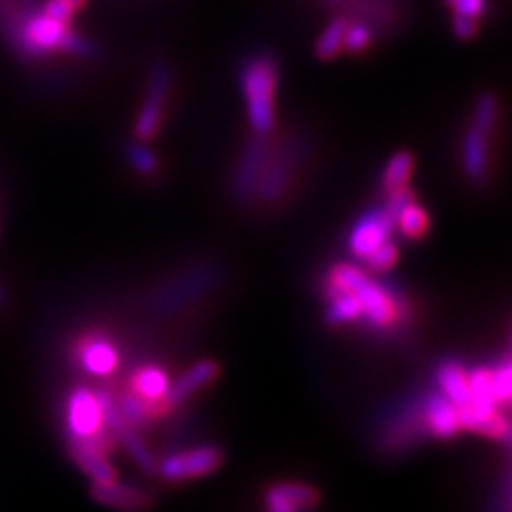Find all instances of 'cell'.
Returning <instances> with one entry per match:
<instances>
[{"mask_svg":"<svg viewBox=\"0 0 512 512\" xmlns=\"http://www.w3.org/2000/svg\"><path fill=\"white\" fill-rule=\"evenodd\" d=\"M412 171H414L412 152H397L382 171L380 190L384 195H391V192L399 188H406L412 178Z\"/></svg>","mask_w":512,"mask_h":512,"instance_id":"18","label":"cell"},{"mask_svg":"<svg viewBox=\"0 0 512 512\" xmlns=\"http://www.w3.org/2000/svg\"><path fill=\"white\" fill-rule=\"evenodd\" d=\"M126 158L137 173L148 175V178H152V175H156L158 171V158L154 156V152H150L146 146H141L137 141L128 143L126 146Z\"/></svg>","mask_w":512,"mask_h":512,"instance_id":"24","label":"cell"},{"mask_svg":"<svg viewBox=\"0 0 512 512\" xmlns=\"http://www.w3.org/2000/svg\"><path fill=\"white\" fill-rule=\"evenodd\" d=\"M478 28H480V22H474V20L459 18V15H453V32H455L457 39H461V41L474 39L478 35Z\"/></svg>","mask_w":512,"mask_h":512,"instance_id":"29","label":"cell"},{"mask_svg":"<svg viewBox=\"0 0 512 512\" xmlns=\"http://www.w3.org/2000/svg\"><path fill=\"white\" fill-rule=\"evenodd\" d=\"M169 376L156 365H141L131 378V393H135L143 402L154 406L160 414H165L169 408L165 397L169 391Z\"/></svg>","mask_w":512,"mask_h":512,"instance_id":"16","label":"cell"},{"mask_svg":"<svg viewBox=\"0 0 512 512\" xmlns=\"http://www.w3.org/2000/svg\"><path fill=\"white\" fill-rule=\"evenodd\" d=\"M280 67L274 54H254L244 60L239 84L246 99L248 122L254 135L269 137L276 128V90Z\"/></svg>","mask_w":512,"mask_h":512,"instance_id":"2","label":"cell"},{"mask_svg":"<svg viewBox=\"0 0 512 512\" xmlns=\"http://www.w3.org/2000/svg\"><path fill=\"white\" fill-rule=\"evenodd\" d=\"M444 3H446V5H448V3H451V0H444Z\"/></svg>","mask_w":512,"mask_h":512,"instance_id":"32","label":"cell"},{"mask_svg":"<svg viewBox=\"0 0 512 512\" xmlns=\"http://www.w3.org/2000/svg\"><path fill=\"white\" fill-rule=\"evenodd\" d=\"M301 152V148L291 146V143L278 152H271L259 190H256V195H259L263 203H278L286 195L288 188H291L293 175L299 167Z\"/></svg>","mask_w":512,"mask_h":512,"instance_id":"8","label":"cell"},{"mask_svg":"<svg viewBox=\"0 0 512 512\" xmlns=\"http://www.w3.org/2000/svg\"><path fill=\"white\" fill-rule=\"evenodd\" d=\"M69 453L77 466L82 468L94 483H109V480L118 478L116 468L107 461V451L99 444L69 438Z\"/></svg>","mask_w":512,"mask_h":512,"instance_id":"14","label":"cell"},{"mask_svg":"<svg viewBox=\"0 0 512 512\" xmlns=\"http://www.w3.org/2000/svg\"><path fill=\"white\" fill-rule=\"evenodd\" d=\"M421 416L427 434L434 438H453L461 431L459 408L442 393H429L421 402Z\"/></svg>","mask_w":512,"mask_h":512,"instance_id":"9","label":"cell"},{"mask_svg":"<svg viewBox=\"0 0 512 512\" xmlns=\"http://www.w3.org/2000/svg\"><path fill=\"white\" fill-rule=\"evenodd\" d=\"M67 3H69L75 11H79V9H84V7H86V0H67Z\"/></svg>","mask_w":512,"mask_h":512,"instance_id":"30","label":"cell"},{"mask_svg":"<svg viewBox=\"0 0 512 512\" xmlns=\"http://www.w3.org/2000/svg\"><path fill=\"white\" fill-rule=\"evenodd\" d=\"M271 152H274V143L265 135H256L248 141L242 158H239V167L235 171L233 192L237 201L248 203L256 197V190H259Z\"/></svg>","mask_w":512,"mask_h":512,"instance_id":"6","label":"cell"},{"mask_svg":"<svg viewBox=\"0 0 512 512\" xmlns=\"http://www.w3.org/2000/svg\"><path fill=\"white\" fill-rule=\"evenodd\" d=\"M489 139L491 135L474 124L468 126L461 139V169L476 186H483L489 180Z\"/></svg>","mask_w":512,"mask_h":512,"instance_id":"10","label":"cell"},{"mask_svg":"<svg viewBox=\"0 0 512 512\" xmlns=\"http://www.w3.org/2000/svg\"><path fill=\"white\" fill-rule=\"evenodd\" d=\"M327 323L329 325H355L361 323L363 306L357 293H338L327 297Z\"/></svg>","mask_w":512,"mask_h":512,"instance_id":"21","label":"cell"},{"mask_svg":"<svg viewBox=\"0 0 512 512\" xmlns=\"http://www.w3.org/2000/svg\"><path fill=\"white\" fill-rule=\"evenodd\" d=\"M438 384L442 395H446L451 399L453 404L463 406L470 402V380H468V372L459 361H444L438 372H436Z\"/></svg>","mask_w":512,"mask_h":512,"instance_id":"17","label":"cell"},{"mask_svg":"<svg viewBox=\"0 0 512 512\" xmlns=\"http://www.w3.org/2000/svg\"><path fill=\"white\" fill-rule=\"evenodd\" d=\"M374 28L367 22H350L346 26V35H344V52L346 54H363L365 50H370V45L374 43Z\"/></svg>","mask_w":512,"mask_h":512,"instance_id":"23","label":"cell"},{"mask_svg":"<svg viewBox=\"0 0 512 512\" xmlns=\"http://www.w3.org/2000/svg\"><path fill=\"white\" fill-rule=\"evenodd\" d=\"M346 26H348L346 15H338V18H333L327 24V28L320 32V37L316 39V45H314V54L318 60H333L342 54Z\"/></svg>","mask_w":512,"mask_h":512,"instance_id":"20","label":"cell"},{"mask_svg":"<svg viewBox=\"0 0 512 512\" xmlns=\"http://www.w3.org/2000/svg\"><path fill=\"white\" fill-rule=\"evenodd\" d=\"M224 461V453L218 446H197L190 451H182L169 455L165 461H160L156 472L169 483H178V480L190 478H203L207 474L216 472Z\"/></svg>","mask_w":512,"mask_h":512,"instance_id":"5","label":"cell"},{"mask_svg":"<svg viewBox=\"0 0 512 512\" xmlns=\"http://www.w3.org/2000/svg\"><path fill=\"white\" fill-rule=\"evenodd\" d=\"M3 303H5V291H3V288H0V306H3Z\"/></svg>","mask_w":512,"mask_h":512,"instance_id":"31","label":"cell"},{"mask_svg":"<svg viewBox=\"0 0 512 512\" xmlns=\"http://www.w3.org/2000/svg\"><path fill=\"white\" fill-rule=\"evenodd\" d=\"M41 11L50 15V18L67 22V24H71L73 13H75V9L67 3V0H45V5H43Z\"/></svg>","mask_w":512,"mask_h":512,"instance_id":"28","label":"cell"},{"mask_svg":"<svg viewBox=\"0 0 512 512\" xmlns=\"http://www.w3.org/2000/svg\"><path fill=\"white\" fill-rule=\"evenodd\" d=\"M218 374H220V365L216 361H212V359L197 361L178 380L169 384V391L165 397L167 408L171 410L175 406H180L190 395H195L199 389L210 387V384L218 378Z\"/></svg>","mask_w":512,"mask_h":512,"instance_id":"12","label":"cell"},{"mask_svg":"<svg viewBox=\"0 0 512 512\" xmlns=\"http://www.w3.org/2000/svg\"><path fill=\"white\" fill-rule=\"evenodd\" d=\"M498 109H500V103L495 92H483L474 105L472 124L478 126L480 131H485L487 135H493L495 122H498Z\"/></svg>","mask_w":512,"mask_h":512,"instance_id":"22","label":"cell"},{"mask_svg":"<svg viewBox=\"0 0 512 512\" xmlns=\"http://www.w3.org/2000/svg\"><path fill=\"white\" fill-rule=\"evenodd\" d=\"M399 261V248L393 242H384L380 244L370 256L365 259V265L374 274H384V271H391Z\"/></svg>","mask_w":512,"mask_h":512,"instance_id":"25","label":"cell"},{"mask_svg":"<svg viewBox=\"0 0 512 512\" xmlns=\"http://www.w3.org/2000/svg\"><path fill=\"white\" fill-rule=\"evenodd\" d=\"M77 357L88 374L109 376L116 372L120 352H118V346L111 340L103 338V335H94V338H88L82 346H79Z\"/></svg>","mask_w":512,"mask_h":512,"instance_id":"15","label":"cell"},{"mask_svg":"<svg viewBox=\"0 0 512 512\" xmlns=\"http://www.w3.org/2000/svg\"><path fill=\"white\" fill-rule=\"evenodd\" d=\"M320 491L303 483H276L263 493V504L269 512H297L318 506Z\"/></svg>","mask_w":512,"mask_h":512,"instance_id":"11","label":"cell"},{"mask_svg":"<svg viewBox=\"0 0 512 512\" xmlns=\"http://www.w3.org/2000/svg\"><path fill=\"white\" fill-rule=\"evenodd\" d=\"M92 498L111 506V508H124V510H135V508H148L152 506V495L148 491H143L141 487L120 483V480H109V483H94L92 489Z\"/></svg>","mask_w":512,"mask_h":512,"instance_id":"13","label":"cell"},{"mask_svg":"<svg viewBox=\"0 0 512 512\" xmlns=\"http://www.w3.org/2000/svg\"><path fill=\"white\" fill-rule=\"evenodd\" d=\"M395 227L406 239H421L429 231V214L419 205V201L412 199L395 212Z\"/></svg>","mask_w":512,"mask_h":512,"instance_id":"19","label":"cell"},{"mask_svg":"<svg viewBox=\"0 0 512 512\" xmlns=\"http://www.w3.org/2000/svg\"><path fill=\"white\" fill-rule=\"evenodd\" d=\"M493 397L498 406L512 402V361H506L493 370Z\"/></svg>","mask_w":512,"mask_h":512,"instance_id":"26","label":"cell"},{"mask_svg":"<svg viewBox=\"0 0 512 512\" xmlns=\"http://www.w3.org/2000/svg\"><path fill=\"white\" fill-rule=\"evenodd\" d=\"M169 90H171V69L165 62H156L152 69L146 101H143L135 122V137L139 141H150L156 137L160 124H163Z\"/></svg>","mask_w":512,"mask_h":512,"instance_id":"4","label":"cell"},{"mask_svg":"<svg viewBox=\"0 0 512 512\" xmlns=\"http://www.w3.org/2000/svg\"><path fill=\"white\" fill-rule=\"evenodd\" d=\"M510 498H512V491H510Z\"/></svg>","mask_w":512,"mask_h":512,"instance_id":"33","label":"cell"},{"mask_svg":"<svg viewBox=\"0 0 512 512\" xmlns=\"http://www.w3.org/2000/svg\"><path fill=\"white\" fill-rule=\"evenodd\" d=\"M325 284L331 293H357L363 306L361 323L374 331H393L406 323L408 303L402 295L391 293L387 286L372 280L370 274L350 263H335Z\"/></svg>","mask_w":512,"mask_h":512,"instance_id":"1","label":"cell"},{"mask_svg":"<svg viewBox=\"0 0 512 512\" xmlns=\"http://www.w3.org/2000/svg\"><path fill=\"white\" fill-rule=\"evenodd\" d=\"M448 7H451L453 15H459V18L480 22V18H483L487 11V0H451Z\"/></svg>","mask_w":512,"mask_h":512,"instance_id":"27","label":"cell"},{"mask_svg":"<svg viewBox=\"0 0 512 512\" xmlns=\"http://www.w3.org/2000/svg\"><path fill=\"white\" fill-rule=\"evenodd\" d=\"M67 429L71 440L94 442L109 453L114 434H107L105 393H92L84 387L75 389L67 402Z\"/></svg>","mask_w":512,"mask_h":512,"instance_id":"3","label":"cell"},{"mask_svg":"<svg viewBox=\"0 0 512 512\" xmlns=\"http://www.w3.org/2000/svg\"><path fill=\"white\" fill-rule=\"evenodd\" d=\"M395 229V216L387 205L363 214L348 235V252L365 261L380 244L387 242Z\"/></svg>","mask_w":512,"mask_h":512,"instance_id":"7","label":"cell"}]
</instances>
